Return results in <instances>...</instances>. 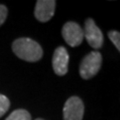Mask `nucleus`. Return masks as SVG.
I'll use <instances>...</instances> for the list:
<instances>
[{
    "mask_svg": "<svg viewBox=\"0 0 120 120\" xmlns=\"http://www.w3.org/2000/svg\"><path fill=\"white\" fill-rule=\"evenodd\" d=\"M12 50L18 58L27 62H37L43 55V50L40 44L27 37H21L14 40Z\"/></svg>",
    "mask_w": 120,
    "mask_h": 120,
    "instance_id": "f257e3e1",
    "label": "nucleus"
},
{
    "mask_svg": "<svg viewBox=\"0 0 120 120\" xmlns=\"http://www.w3.org/2000/svg\"><path fill=\"white\" fill-rule=\"evenodd\" d=\"M102 64V55L98 51H92L81 60L79 73L83 79L87 80L99 72Z\"/></svg>",
    "mask_w": 120,
    "mask_h": 120,
    "instance_id": "f03ea898",
    "label": "nucleus"
},
{
    "mask_svg": "<svg viewBox=\"0 0 120 120\" xmlns=\"http://www.w3.org/2000/svg\"><path fill=\"white\" fill-rule=\"evenodd\" d=\"M62 36L65 42L71 47H77L82 43L84 38L83 29L81 26L73 21H69L63 25Z\"/></svg>",
    "mask_w": 120,
    "mask_h": 120,
    "instance_id": "7ed1b4c3",
    "label": "nucleus"
},
{
    "mask_svg": "<svg viewBox=\"0 0 120 120\" xmlns=\"http://www.w3.org/2000/svg\"><path fill=\"white\" fill-rule=\"evenodd\" d=\"M83 34L86 41L92 48L99 49V48L102 47L104 42L103 34L92 18H88V19L85 20Z\"/></svg>",
    "mask_w": 120,
    "mask_h": 120,
    "instance_id": "20e7f679",
    "label": "nucleus"
},
{
    "mask_svg": "<svg viewBox=\"0 0 120 120\" xmlns=\"http://www.w3.org/2000/svg\"><path fill=\"white\" fill-rule=\"evenodd\" d=\"M84 115V104L79 97L72 96L66 100L63 107L64 120H82Z\"/></svg>",
    "mask_w": 120,
    "mask_h": 120,
    "instance_id": "39448f33",
    "label": "nucleus"
},
{
    "mask_svg": "<svg viewBox=\"0 0 120 120\" xmlns=\"http://www.w3.org/2000/svg\"><path fill=\"white\" fill-rule=\"evenodd\" d=\"M69 54L64 46H59L55 49L52 57V67L55 74L58 76H63L68 71Z\"/></svg>",
    "mask_w": 120,
    "mask_h": 120,
    "instance_id": "423d86ee",
    "label": "nucleus"
},
{
    "mask_svg": "<svg viewBox=\"0 0 120 120\" xmlns=\"http://www.w3.org/2000/svg\"><path fill=\"white\" fill-rule=\"evenodd\" d=\"M55 5L54 0H38L34 10L35 18L40 22H48L54 15Z\"/></svg>",
    "mask_w": 120,
    "mask_h": 120,
    "instance_id": "0eeeda50",
    "label": "nucleus"
},
{
    "mask_svg": "<svg viewBox=\"0 0 120 120\" xmlns=\"http://www.w3.org/2000/svg\"><path fill=\"white\" fill-rule=\"evenodd\" d=\"M5 120H31V115L25 109H16L11 112Z\"/></svg>",
    "mask_w": 120,
    "mask_h": 120,
    "instance_id": "6e6552de",
    "label": "nucleus"
},
{
    "mask_svg": "<svg viewBox=\"0 0 120 120\" xmlns=\"http://www.w3.org/2000/svg\"><path fill=\"white\" fill-rule=\"evenodd\" d=\"M10 107V100L5 95L0 94V118L8 111Z\"/></svg>",
    "mask_w": 120,
    "mask_h": 120,
    "instance_id": "1a4fd4ad",
    "label": "nucleus"
},
{
    "mask_svg": "<svg viewBox=\"0 0 120 120\" xmlns=\"http://www.w3.org/2000/svg\"><path fill=\"white\" fill-rule=\"evenodd\" d=\"M108 37L112 41V43L115 45L117 50H120V33L116 30H111L108 32Z\"/></svg>",
    "mask_w": 120,
    "mask_h": 120,
    "instance_id": "9d476101",
    "label": "nucleus"
},
{
    "mask_svg": "<svg viewBox=\"0 0 120 120\" xmlns=\"http://www.w3.org/2000/svg\"><path fill=\"white\" fill-rule=\"evenodd\" d=\"M7 14H8L7 7L3 4H0V26L5 22L6 18H7Z\"/></svg>",
    "mask_w": 120,
    "mask_h": 120,
    "instance_id": "9b49d317",
    "label": "nucleus"
},
{
    "mask_svg": "<svg viewBox=\"0 0 120 120\" xmlns=\"http://www.w3.org/2000/svg\"><path fill=\"white\" fill-rule=\"evenodd\" d=\"M35 120H44V119H42V118H36Z\"/></svg>",
    "mask_w": 120,
    "mask_h": 120,
    "instance_id": "f8f14e48",
    "label": "nucleus"
}]
</instances>
